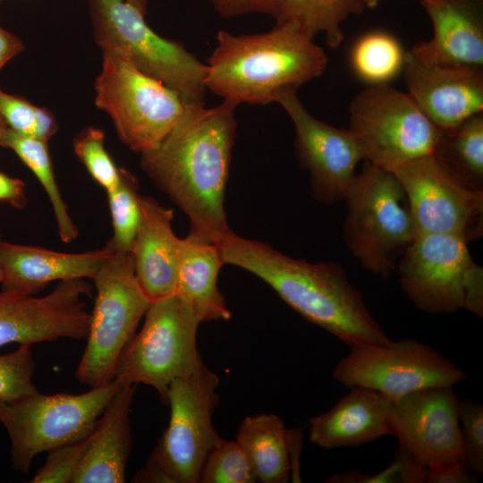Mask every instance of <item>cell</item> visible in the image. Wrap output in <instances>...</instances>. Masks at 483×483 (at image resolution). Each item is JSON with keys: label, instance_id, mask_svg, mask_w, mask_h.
Wrapping results in <instances>:
<instances>
[{"label": "cell", "instance_id": "1", "mask_svg": "<svg viewBox=\"0 0 483 483\" xmlns=\"http://www.w3.org/2000/svg\"><path fill=\"white\" fill-rule=\"evenodd\" d=\"M236 106H186L161 143L140 154L143 171L188 216L190 233L215 244L231 231L224 202Z\"/></svg>", "mask_w": 483, "mask_h": 483}, {"label": "cell", "instance_id": "2", "mask_svg": "<svg viewBox=\"0 0 483 483\" xmlns=\"http://www.w3.org/2000/svg\"><path fill=\"white\" fill-rule=\"evenodd\" d=\"M216 245L224 264L255 275L306 320L344 343L354 346L392 342L339 264L293 258L232 230Z\"/></svg>", "mask_w": 483, "mask_h": 483}, {"label": "cell", "instance_id": "3", "mask_svg": "<svg viewBox=\"0 0 483 483\" xmlns=\"http://www.w3.org/2000/svg\"><path fill=\"white\" fill-rule=\"evenodd\" d=\"M327 63L324 49L292 21L255 34L219 30L205 85L236 106L267 105L320 76Z\"/></svg>", "mask_w": 483, "mask_h": 483}, {"label": "cell", "instance_id": "4", "mask_svg": "<svg viewBox=\"0 0 483 483\" xmlns=\"http://www.w3.org/2000/svg\"><path fill=\"white\" fill-rule=\"evenodd\" d=\"M97 44L176 92L186 106H203L207 66L178 41L165 38L125 0H89Z\"/></svg>", "mask_w": 483, "mask_h": 483}, {"label": "cell", "instance_id": "5", "mask_svg": "<svg viewBox=\"0 0 483 483\" xmlns=\"http://www.w3.org/2000/svg\"><path fill=\"white\" fill-rule=\"evenodd\" d=\"M344 200L345 244L364 269L388 277L417 235L401 183L392 172L365 162Z\"/></svg>", "mask_w": 483, "mask_h": 483}, {"label": "cell", "instance_id": "6", "mask_svg": "<svg viewBox=\"0 0 483 483\" xmlns=\"http://www.w3.org/2000/svg\"><path fill=\"white\" fill-rule=\"evenodd\" d=\"M123 385L114 378L80 394L37 392L12 402L0 401L13 469L28 473L38 454L86 438Z\"/></svg>", "mask_w": 483, "mask_h": 483}, {"label": "cell", "instance_id": "7", "mask_svg": "<svg viewBox=\"0 0 483 483\" xmlns=\"http://www.w3.org/2000/svg\"><path fill=\"white\" fill-rule=\"evenodd\" d=\"M92 280L97 293L75 377L81 384L97 387L114 378L119 357L151 301L138 282L131 253L114 252Z\"/></svg>", "mask_w": 483, "mask_h": 483}, {"label": "cell", "instance_id": "8", "mask_svg": "<svg viewBox=\"0 0 483 483\" xmlns=\"http://www.w3.org/2000/svg\"><path fill=\"white\" fill-rule=\"evenodd\" d=\"M144 317L140 331L119 357L114 378L124 384L148 385L166 404L171 383L203 364L197 348L201 321L175 294L151 301Z\"/></svg>", "mask_w": 483, "mask_h": 483}, {"label": "cell", "instance_id": "9", "mask_svg": "<svg viewBox=\"0 0 483 483\" xmlns=\"http://www.w3.org/2000/svg\"><path fill=\"white\" fill-rule=\"evenodd\" d=\"M348 130L365 162L389 172L435 155L443 132L407 92L388 84L369 86L352 100Z\"/></svg>", "mask_w": 483, "mask_h": 483}, {"label": "cell", "instance_id": "10", "mask_svg": "<svg viewBox=\"0 0 483 483\" xmlns=\"http://www.w3.org/2000/svg\"><path fill=\"white\" fill-rule=\"evenodd\" d=\"M458 235H416L397 263L400 284L411 301L427 313L467 309L482 318L483 270Z\"/></svg>", "mask_w": 483, "mask_h": 483}, {"label": "cell", "instance_id": "11", "mask_svg": "<svg viewBox=\"0 0 483 483\" xmlns=\"http://www.w3.org/2000/svg\"><path fill=\"white\" fill-rule=\"evenodd\" d=\"M95 91L97 106L109 114L121 141L140 154L157 148L186 108L161 81L104 53Z\"/></svg>", "mask_w": 483, "mask_h": 483}, {"label": "cell", "instance_id": "12", "mask_svg": "<svg viewBox=\"0 0 483 483\" xmlns=\"http://www.w3.org/2000/svg\"><path fill=\"white\" fill-rule=\"evenodd\" d=\"M218 377L204 365L174 380L167 392L170 419L148 459L169 483H198L203 464L222 439L213 426Z\"/></svg>", "mask_w": 483, "mask_h": 483}, {"label": "cell", "instance_id": "13", "mask_svg": "<svg viewBox=\"0 0 483 483\" xmlns=\"http://www.w3.org/2000/svg\"><path fill=\"white\" fill-rule=\"evenodd\" d=\"M332 376L347 387L372 389L391 400L420 389L453 386L467 378L455 363L412 338L351 346Z\"/></svg>", "mask_w": 483, "mask_h": 483}, {"label": "cell", "instance_id": "14", "mask_svg": "<svg viewBox=\"0 0 483 483\" xmlns=\"http://www.w3.org/2000/svg\"><path fill=\"white\" fill-rule=\"evenodd\" d=\"M407 198L416 234H453L467 242L483 230V191L450 170L435 155L392 172Z\"/></svg>", "mask_w": 483, "mask_h": 483}, {"label": "cell", "instance_id": "15", "mask_svg": "<svg viewBox=\"0 0 483 483\" xmlns=\"http://www.w3.org/2000/svg\"><path fill=\"white\" fill-rule=\"evenodd\" d=\"M92 287L84 279L60 281L41 297L0 292V346L31 345L59 338L86 339Z\"/></svg>", "mask_w": 483, "mask_h": 483}, {"label": "cell", "instance_id": "16", "mask_svg": "<svg viewBox=\"0 0 483 483\" xmlns=\"http://www.w3.org/2000/svg\"><path fill=\"white\" fill-rule=\"evenodd\" d=\"M278 103L295 129V150L310 177L313 197L332 204L343 200L352 187L360 161V148L348 129H339L314 117L297 92L281 96Z\"/></svg>", "mask_w": 483, "mask_h": 483}, {"label": "cell", "instance_id": "17", "mask_svg": "<svg viewBox=\"0 0 483 483\" xmlns=\"http://www.w3.org/2000/svg\"><path fill=\"white\" fill-rule=\"evenodd\" d=\"M458 402L453 386L420 389L392 400L393 436L428 469L461 462Z\"/></svg>", "mask_w": 483, "mask_h": 483}, {"label": "cell", "instance_id": "18", "mask_svg": "<svg viewBox=\"0 0 483 483\" xmlns=\"http://www.w3.org/2000/svg\"><path fill=\"white\" fill-rule=\"evenodd\" d=\"M402 72L407 93L442 132L483 113V69L428 64L408 51Z\"/></svg>", "mask_w": 483, "mask_h": 483}, {"label": "cell", "instance_id": "19", "mask_svg": "<svg viewBox=\"0 0 483 483\" xmlns=\"http://www.w3.org/2000/svg\"><path fill=\"white\" fill-rule=\"evenodd\" d=\"M433 26L410 53L422 63L483 69V0L420 2Z\"/></svg>", "mask_w": 483, "mask_h": 483}, {"label": "cell", "instance_id": "20", "mask_svg": "<svg viewBox=\"0 0 483 483\" xmlns=\"http://www.w3.org/2000/svg\"><path fill=\"white\" fill-rule=\"evenodd\" d=\"M113 253L106 245L100 250L65 253L0 239V286L2 291L34 295L53 281L93 279Z\"/></svg>", "mask_w": 483, "mask_h": 483}, {"label": "cell", "instance_id": "21", "mask_svg": "<svg viewBox=\"0 0 483 483\" xmlns=\"http://www.w3.org/2000/svg\"><path fill=\"white\" fill-rule=\"evenodd\" d=\"M392 400L354 386L328 411L309 419V437L326 449L353 447L393 436Z\"/></svg>", "mask_w": 483, "mask_h": 483}, {"label": "cell", "instance_id": "22", "mask_svg": "<svg viewBox=\"0 0 483 483\" xmlns=\"http://www.w3.org/2000/svg\"><path fill=\"white\" fill-rule=\"evenodd\" d=\"M140 217L131 254L138 282L153 301L174 294L180 238L172 228L174 211L140 195Z\"/></svg>", "mask_w": 483, "mask_h": 483}, {"label": "cell", "instance_id": "23", "mask_svg": "<svg viewBox=\"0 0 483 483\" xmlns=\"http://www.w3.org/2000/svg\"><path fill=\"white\" fill-rule=\"evenodd\" d=\"M136 384H124L89 436L72 483H123L131 450V407Z\"/></svg>", "mask_w": 483, "mask_h": 483}, {"label": "cell", "instance_id": "24", "mask_svg": "<svg viewBox=\"0 0 483 483\" xmlns=\"http://www.w3.org/2000/svg\"><path fill=\"white\" fill-rule=\"evenodd\" d=\"M224 262L216 244L191 233L180 239L174 294L201 323L229 320L231 311L217 287Z\"/></svg>", "mask_w": 483, "mask_h": 483}, {"label": "cell", "instance_id": "25", "mask_svg": "<svg viewBox=\"0 0 483 483\" xmlns=\"http://www.w3.org/2000/svg\"><path fill=\"white\" fill-rule=\"evenodd\" d=\"M291 431L275 414L246 417L237 428L235 441L245 453L257 481L284 483L290 478Z\"/></svg>", "mask_w": 483, "mask_h": 483}, {"label": "cell", "instance_id": "26", "mask_svg": "<svg viewBox=\"0 0 483 483\" xmlns=\"http://www.w3.org/2000/svg\"><path fill=\"white\" fill-rule=\"evenodd\" d=\"M366 8L363 0H283L275 20L296 23L313 39L323 33L327 47L336 49L344 38L343 22Z\"/></svg>", "mask_w": 483, "mask_h": 483}, {"label": "cell", "instance_id": "27", "mask_svg": "<svg viewBox=\"0 0 483 483\" xmlns=\"http://www.w3.org/2000/svg\"><path fill=\"white\" fill-rule=\"evenodd\" d=\"M1 147L12 149L35 174L51 203L62 242L70 243L78 236V228L57 186L47 141L18 133L8 128Z\"/></svg>", "mask_w": 483, "mask_h": 483}, {"label": "cell", "instance_id": "28", "mask_svg": "<svg viewBox=\"0 0 483 483\" xmlns=\"http://www.w3.org/2000/svg\"><path fill=\"white\" fill-rule=\"evenodd\" d=\"M406 52L391 33L380 30L362 34L350 52L355 75L369 86L386 85L403 71Z\"/></svg>", "mask_w": 483, "mask_h": 483}, {"label": "cell", "instance_id": "29", "mask_svg": "<svg viewBox=\"0 0 483 483\" xmlns=\"http://www.w3.org/2000/svg\"><path fill=\"white\" fill-rule=\"evenodd\" d=\"M435 156L459 177L483 191V113L443 132Z\"/></svg>", "mask_w": 483, "mask_h": 483}, {"label": "cell", "instance_id": "30", "mask_svg": "<svg viewBox=\"0 0 483 483\" xmlns=\"http://www.w3.org/2000/svg\"><path fill=\"white\" fill-rule=\"evenodd\" d=\"M106 193L113 225L106 246L114 252L131 253L140 217L138 182L128 170L120 168L118 184Z\"/></svg>", "mask_w": 483, "mask_h": 483}, {"label": "cell", "instance_id": "31", "mask_svg": "<svg viewBox=\"0 0 483 483\" xmlns=\"http://www.w3.org/2000/svg\"><path fill=\"white\" fill-rule=\"evenodd\" d=\"M199 482L253 483L257 479L238 443L222 438L208 455Z\"/></svg>", "mask_w": 483, "mask_h": 483}, {"label": "cell", "instance_id": "32", "mask_svg": "<svg viewBox=\"0 0 483 483\" xmlns=\"http://www.w3.org/2000/svg\"><path fill=\"white\" fill-rule=\"evenodd\" d=\"M73 149L92 178L106 192L116 187L120 168L116 167L105 148V132L101 129L88 127L83 130L74 139Z\"/></svg>", "mask_w": 483, "mask_h": 483}, {"label": "cell", "instance_id": "33", "mask_svg": "<svg viewBox=\"0 0 483 483\" xmlns=\"http://www.w3.org/2000/svg\"><path fill=\"white\" fill-rule=\"evenodd\" d=\"M35 361L31 345L0 354V401L12 402L38 392L33 377Z\"/></svg>", "mask_w": 483, "mask_h": 483}, {"label": "cell", "instance_id": "34", "mask_svg": "<svg viewBox=\"0 0 483 483\" xmlns=\"http://www.w3.org/2000/svg\"><path fill=\"white\" fill-rule=\"evenodd\" d=\"M461 428V462L473 474L483 473V406L463 400L458 402Z\"/></svg>", "mask_w": 483, "mask_h": 483}, {"label": "cell", "instance_id": "35", "mask_svg": "<svg viewBox=\"0 0 483 483\" xmlns=\"http://www.w3.org/2000/svg\"><path fill=\"white\" fill-rule=\"evenodd\" d=\"M89 436L82 440L47 452L48 455L45 463L37 471L30 482L72 483L76 469L86 450Z\"/></svg>", "mask_w": 483, "mask_h": 483}, {"label": "cell", "instance_id": "36", "mask_svg": "<svg viewBox=\"0 0 483 483\" xmlns=\"http://www.w3.org/2000/svg\"><path fill=\"white\" fill-rule=\"evenodd\" d=\"M38 109L24 97L0 89V115L13 131L38 138Z\"/></svg>", "mask_w": 483, "mask_h": 483}, {"label": "cell", "instance_id": "37", "mask_svg": "<svg viewBox=\"0 0 483 483\" xmlns=\"http://www.w3.org/2000/svg\"><path fill=\"white\" fill-rule=\"evenodd\" d=\"M214 10L223 18L260 13L276 18L283 0H208Z\"/></svg>", "mask_w": 483, "mask_h": 483}, {"label": "cell", "instance_id": "38", "mask_svg": "<svg viewBox=\"0 0 483 483\" xmlns=\"http://www.w3.org/2000/svg\"><path fill=\"white\" fill-rule=\"evenodd\" d=\"M461 462H453L435 469H428L426 483H471L476 478Z\"/></svg>", "mask_w": 483, "mask_h": 483}, {"label": "cell", "instance_id": "39", "mask_svg": "<svg viewBox=\"0 0 483 483\" xmlns=\"http://www.w3.org/2000/svg\"><path fill=\"white\" fill-rule=\"evenodd\" d=\"M0 202L14 208H23L27 204L25 183L19 178L0 172Z\"/></svg>", "mask_w": 483, "mask_h": 483}, {"label": "cell", "instance_id": "40", "mask_svg": "<svg viewBox=\"0 0 483 483\" xmlns=\"http://www.w3.org/2000/svg\"><path fill=\"white\" fill-rule=\"evenodd\" d=\"M23 50L22 41L0 26V70Z\"/></svg>", "mask_w": 483, "mask_h": 483}, {"label": "cell", "instance_id": "41", "mask_svg": "<svg viewBox=\"0 0 483 483\" xmlns=\"http://www.w3.org/2000/svg\"><path fill=\"white\" fill-rule=\"evenodd\" d=\"M133 482H168L165 473L148 458L145 465L132 478Z\"/></svg>", "mask_w": 483, "mask_h": 483}, {"label": "cell", "instance_id": "42", "mask_svg": "<svg viewBox=\"0 0 483 483\" xmlns=\"http://www.w3.org/2000/svg\"><path fill=\"white\" fill-rule=\"evenodd\" d=\"M133 6H135L138 10H140L143 14L147 13L148 10V2L147 0H125Z\"/></svg>", "mask_w": 483, "mask_h": 483}, {"label": "cell", "instance_id": "43", "mask_svg": "<svg viewBox=\"0 0 483 483\" xmlns=\"http://www.w3.org/2000/svg\"><path fill=\"white\" fill-rule=\"evenodd\" d=\"M438 0H420V2H424V3H435ZM363 2L367 8H373L378 4L380 0H363Z\"/></svg>", "mask_w": 483, "mask_h": 483}, {"label": "cell", "instance_id": "44", "mask_svg": "<svg viewBox=\"0 0 483 483\" xmlns=\"http://www.w3.org/2000/svg\"><path fill=\"white\" fill-rule=\"evenodd\" d=\"M8 125L6 124V123L4 122V120L2 118V116L0 115V147L2 145V142H3V140L5 136V133L8 130Z\"/></svg>", "mask_w": 483, "mask_h": 483}, {"label": "cell", "instance_id": "45", "mask_svg": "<svg viewBox=\"0 0 483 483\" xmlns=\"http://www.w3.org/2000/svg\"><path fill=\"white\" fill-rule=\"evenodd\" d=\"M0 238H1V234H0ZM0 284H1V272H0Z\"/></svg>", "mask_w": 483, "mask_h": 483}, {"label": "cell", "instance_id": "46", "mask_svg": "<svg viewBox=\"0 0 483 483\" xmlns=\"http://www.w3.org/2000/svg\"><path fill=\"white\" fill-rule=\"evenodd\" d=\"M2 1H4V0H0V2H2Z\"/></svg>", "mask_w": 483, "mask_h": 483}]
</instances>
